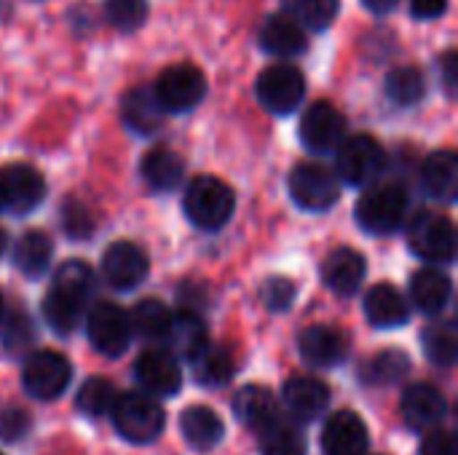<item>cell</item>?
<instances>
[{
	"label": "cell",
	"instance_id": "12",
	"mask_svg": "<svg viewBox=\"0 0 458 455\" xmlns=\"http://www.w3.org/2000/svg\"><path fill=\"white\" fill-rule=\"evenodd\" d=\"M301 142L311 153H335L346 139V118L330 102H314L301 118Z\"/></svg>",
	"mask_w": 458,
	"mask_h": 455
},
{
	"label": "cell",
	"instance_id": "17",
	"mask_svg": "<svg viewBox=\"0 0 458 455\" xmlns=\"http://www.w3.org/2000/svg\"><path fill=\"white\" fill-rule=\"evenodd\" d=\"M370 448L365 421L352 410H338L327 418L322 432L325 455H365Z\"/></svg>",
	"mask_w": 458,
	"mask_h": 455
},
{
	"label": "cell",
	"instance_id": "34",
	"mask_svg": "<svg viewBox=\"0 0 458 455\" xmlns=\"http://www.w3.org/2000/svg\"><path fill=\"white\" fill-rule=\"evenodd\" d=\"M193 365H196V381L209 389L228 383L236 373V359L225 346H207V351Z\"/></svg>",
	"mask_w": 458,
	"mask_h": 455
},
{
	"label": "cell",
	"instance_id": "48",
	"mask_svg": "<svg viewBox=\"0 0 458 455\" xmlns=\"http://www.w3.org/2000/svg\"><path fill=\"white\" fill-rule=\"evenodd\" d=\"M5 247H8V236H5V231L0 228V255L5 252Z\"/></svg>",
	"mask_w": 458,
	"mask_h": 455
},
{
	"label": "cell",
	"instance_id": "49",
	"mask_svg": "<svg viewBox=\"0 0 458 455\" xmlns=\"http://www.w3.org/2000/svg\"><path fill=\"white\" fill-rule=\"evenodd\" d=\"M0 319H3V295H0Z\"/></svg>",
	"mask_w": 458,
	"mask_h": 455
},
{
	"label": "cell",
	"instance_id": "19",
	"mask_svg": "<svg viewBox=\"0 0 458 455\" xmlns=\"http://www.w3.org/2000/svg\"><path fill=\"white\" fill-rule=\"evenodd\" d=\"M301 357L314 367H338L349 357V338L330 324H314L301 335Z\"/></svg>",
	"mask_w": 458,
	"mask_h": 455
},
{
	"label": "cell",
	"instance_id": "2",
	"mask_svg": "<svg viewBox=\"0 0 458 455\" xmlns=\"http://www.w3.org/2000/svg\"><path fill=\"white\" fill-rule=\"evenodd\" d=\"M110 416H113L115 432L134 445H148L158 440L166 426V413L161 410L158 400L142 392H129V394L115 397Z\"/></svg>",
	"mask_w": 458,
	"mask_h": 455
},
{
	"label": "cell",
	"instance_id": "50",
	"mask_svg": "<svg viewBox=\"0 0 458 455\" xmlns=\"http://www.w3.org/2000/svg\"><path fill=\"white\" fill-rule=\"evenodd\" d=\"M0 209H3V198H0Z\"/></svg>",
	"mask_w": 458,
	"mask_h": 455
},
{
	"label": "cell",
	"instance_id": "13",
	"mask_svg": "<svg viewBox=\"0 0 458 455\" xmlns=\"http://www.w3.org/2000/svg\"><path fill=\"white\" fill-rule=\"evenodd\" d=\"M0 198L3 209L27 215L46 198V180L30 164H8L0 169Z\"/></svg>",
	"mask_w": 458,
	"mask_h": 455
},
{
	"label": "cell",
	"instance_id": "42",
	"mask_svg": "<svg viewBox=\"0 0 458 455\" xmlns=\"http://www.w3.org/2000/svg\"><path fill=\"white\" fill-rule=\"evenodd\" d=\"M62 225H64V231H67L72 239H78V241L86 239V236L94 231V220H91L89 209H86L83 204H78V201H67V204H64Z\"/></svg>",
	"mask_w": 458,
	"mask_h": 455
},
{
	"label": "cell",
	"instance_id": "41",
	"mask_svg": "<svg viewBox=\"0 0 458 455\" xmlns=\"http://www.w3.org/2000/svg\"><path fill=\"white\" fill-rule=\"evenodd\" d=\"M260 300L268 311H290L295 303V284L284 276H271L260 290Z\"/></svg>",
	"mask_w": 458,
	"mask_h": 455
},
{
	"label": "cell",
	"instance_id": "21",
	"mask_svg": "<svg viewBox=\"0 0 458 455\" xmlns=\"http://www.w3.org/2000/svg\"><path fill=\"white\" fill-rule=\"evenodd\" d=\"M365 316L378 330H394V327L408 324L411 303L392 284H376L365 295Z\"/></svg>",
	"mask_w": 458,
	"mask_h": 455
},
{
	"label": "cell",
	"instance_id": "46",
	"mask_svg": "<svg viewBox=\"0 0 458 455\" xmlns=\"http://www.w3.org/2000/svg\"><path fill=\"white\" fill-rule=\"evenodd\" d=\"M456 78H458V56L454 51H448L443 56V80H445V88L448 94L454 97L456 94Z\"/></svg>",
	"mask_w": 458,
	"mask_h": 455
},
{
	"label": "cell",
	"instance_id": "8",
	"mask_svg": "<svg viewBox=\"0 0 458 455\" xmlns=\"http://www.w3.org/2000/svg\"><path fill=\"white\" fill-rule=\"evenodd\" d=\"M70 378H72V367L56 351H35L21 370L24 392L40 402H51L62 397L70 386Z\"/></svg>",
	"mask_w": 458,
	"mask_h": 455
},
{
	"label": "cell",
	"instance_id": "1",
	"mask_svg": "<svg viewBox=\"0 0 458 455\" xmlns=\"http://www.w3.org/2000/svg\"><path fill=\"white\" fill-rule=\"evenodd\" d=\"M94 292V271L81 260H67L56 268L54 284L43 300V316L54 333L70 335L86 314Z\"/></svg>",
	"mask_w": 458,
	"mask_h": 455
},
{
	"label": "cell",
	"instance_id": "6",
	"mask_svg": "<svg viewBox=\"0 0 458 455\" xmlns=\"http://www.w3.org/2000/svg\"><path fill=\"white\" fill-rule=\"evenodd\" d=\"M153 94L164 113H188L204 99L207 78L193 64H172L156 78Z\"/></svg>",
	"mask_w": 458,
	"mask_h": 455
},
{
	"label": "cell",
	"instance_id": "26",
	"mask_svg": "<svg viewBox=\"0 0 458 455\" xmlns=\"http://www.w3.org/2000/svg\"><path fill=\"white\" fill-rule=\"evenodd\" d=\"M424 190L437 201H454L458 193V158L454 150H437L421 169Z\"/></svg>",
	"mask_w": 458,
	"mask_h": 455
},
{
	"label": "cell",
	"instance_id": "22",
	"mask_svg": "<svg viewBox=\"0 0 458 455\" xmlns=\"http://www.w3.org/2000/svg\"><path fill=\"white\" fill-rule=\"evenodd\" d=\"M260 46L274 56H298L306 51V29L290 13H274L260 27Z\"/></svg>",
	"mask_w": 458,
	"mask_h": 455
},
{
	"label": "cell",
	"instance_id": "30",
	"mask_svg": "<svg viewBox=\"0 0 458 455\" xmlns=\"http://www.w3.org/2000/svg\"><path fill=\"white\" fill-rule=\"evenodd\" d=\"M51 255H54V244L51 239L43 233V231H27L16 247H13V265L30 276V279H38L48 271L51 265Z\"/></svg>",
	"mask_w": 458,
	"mask_h": 455
},
{
	"label": "cell",
	"instance_id": "44",
	"mask_svg": "<svg viewBox=\"0 0 458 455\" xmlns=\"http://www.w3.org/2000/svg\"><path fill=\"white\" fill-rule=\"evenodd\" d=\"M421 455H458L456 437L443 429L427 432V437L421 440Z\"/></svg>",
	"mask_w": 458,
	"mask_h": 455
},
{
	"label": "cell",
	"instance_id": "15",
	"mask_svg": "<svg viewBox=\"0 0 458 455\" xmlns=\"http://www.w3.org/2000/svg\"><path fill=\"white\" fill-rule=\"evenodd\" d=\"M134 378L142 386V394L158 400V397H174L182 386V373L177 359L169 351H145L140 354L134 365Z\"/></svg>",
	"mask_w": 458,
	"mask_h": 455
},
{
	"label": "cell",
	"instance_id": "39",
	"mask_svg": "<svg viewBox=\"0 0 458 455\" xmlns=\"http://www.w3.org/2000/svg\"><path fill=\"white\" fill-rule=\"evenodd\" d=\"M0 341H3V349L8 354H24V351H30V346L35 341L32 319L27 314H21V311L8 314V319L0 324Z\"/></svg>",
	"mask_w": 458,
	"mask_h": 455
},
{
	"label": "cell",
	"instance_id": "36",
	"mask_svg": "<svg viewBox=\"0 0 458 455\" xmlns=\"http://www.w3.org/2000/svg\"><path fill=\"white\" fill-rule=\"evenodd\" d=\"M427 94V80L421 75V70L416 67H397L386 75V97L400 105V107H411L416 102H421Z\"/></svg>",
	"mask_w": 458,
	"mask_h": 455
},
{
	"label": "cell",
	"instance_id": "11",
	"mask_svg": "<svg viewBox=\"0 0 458 455\" xmlns=\"http://www.w3.org/2000/svg\"><path fill=\"white\" fill-rule=\"evenodd\" d=\"M89 341L102 357H121L131 343V322L129 314L115 303H97L89 311Z\"/></svg>",
	"mask_w": 458,
	"mask_h": 455
},
{
	"label": "cell",
	"instance_id": "14",
	"mask_svg": "<svg viewBox=\"0 0 458 455\" xmlns=\"http://www.w3.org/2000/svg\"><path fill=\"white\" fill-rule=\"evenodd\" d=\"M148 271H150L148 255L134 241L110 244L105 257H102V274H105L107 284L121 290V292H129V290L140 287L145 282Z\"/></svg>",
	"mask_w": 458,
	"mask_h": 455
},
{
	"label": "cell",
	"instance_id": "33",
	"mask_svg": "<svg viewBox=\"0 0 458 455\" xmlns=\"http://www.w3.org/2000/svg\"><path fill=\"white\" fill-rule=\"evenodd\" d=\"M424 357L440 367V370H448L456 365L458 357V330L454 322H440V324H432L424 330Z\"/></svg>",
	"mask_w": 458,
	"mask_h": 455
},
{
	"label": "cell",
	"instance_id": "38",
	"mask_svg": "<svg viewBox=\"0 0 458 455\" xmlns=\"http://www.w3.org/2000/svg\"><path fill=\"white\" fill-rule=\"evenodd\" d=\"M113 402H115V389L107 378H89L78 389V397H75L78 410L89 418H99V416L110 413Z\"/></svg>",
	"mask_w": 458,
	"mask_h": 455
},
{
	"label": "cell",
	"instance_id": "20",
	"mask_svg": "<svg viewBox=\"0 0 458 455\" xmlns=\"http://www.w3.org/2000/svg\"><path fill=\"white\" fill-rule=\"evenodd\" d=\"M365 274H368L365 257L357 249H352V247L333 249L325 257V263H322V282L335 295H354L362 287Z\"/></svg>",
	"mask_w": 458,
	"mask_h": 455
},
{
	"label": "cell",
	"instance_id": "51",
	"mask_svg": "<svg viewBox=\"0 0 458 455\" xmlns=\"http://www.w3.org/2000/svg\"><path fill=\"white\" fill-rule=\"evenodd\" d=\"M0 455H3V453H0Z\"/></svg>",
	"mask_w": 458,
	"mask_h": 455
},
{
	"label": "cell",
	"instance_id": "29",
	"mask_svg": "<svg viewBox=\"0 0 458 455\" xmlns=\"http://www.w3.org/2000/svg\"><path fill=\"white\" fill-rule=\"evenodd\" d=\"M140 172H142V180L158 190V193H169L174 190L180 182H182V174H185V164L182 158L169 150V147H153L142 164H140Z\"/></svg>",
	"mask_w": 458,
	"mask_h": 455
},
{
	"label": "cell",
	"instance_id": "7",
	"mask_svg": "<svg viewBox=\"0 0 458 455\" xmlns=\"http://www.w3.org/2000/svg\"><path fill=\"white\" fill-rule=\"evenodd\" d=\"M287 185L293 201L306 212H325L341 196V180L322 164H298Z\"/></svg>",
	"mask_w": 458,
	"mask_h": 455
},
{
	"label": "cell",
	"instance_id": "9",
	"mask_svg": "<svg viewBox=\"0 0 458 455\" xmlns=\"http://www.w3.org/2000/svg\"><path fill=\"white\" fill-rule=\"evenodd\" d=\"M258 99L274 115H290L306 97L303 72L293 64H274L258 78Z\"/></svg>",
	"mask_w": 458,
	"mask_h": 455
},
{
	"label": "cell",
	"instance_id": "18",
	"mask_svg": "<svg viewBox=\"0 0 458 455\" xmlns=\"http://www.w3.org/2000/svg\"><path fill=\"white\" fill-rule=\"evenodd\" d=\"M282 400H284L287 413L295 421L311 424V421H317L327 410V405H330V389L322 381H317V378L298 375V378H290L284 383Z\"/></svg>",
	"mask_w": 458,
	"mask_h": 455
},
{
	"label": "cell",
	"instance_id": "47",
	"mask_svg": "<svg viewBox=\"0 0 458 455\" xmlns=\"http://www.w3.org/2000/svg\"><path fill=\"white\" fill-rule=\"evenodd\" d=\"M400 0H362V5L368 8V11H373V13H389V11H394V5H397Z\"/></svg>",
	"mask_w": 458,
	"mask_h": 455
},
{
	"label": "cell",
	"instance_id": "25",
	"mask_svg": "<svg viewBox=\"0 0 458 455\" xmlns=\"http://www.w3.org/2000/svg\"><path fill=\"white\" fill-rule=\"evenodd\" d=\"M454 295L451 279L437 268H421L411 276V298L421 314H440Z\"/></svg>",
	"mask_w": 458,
	"mask_h": 455
},
{
	"label": "cell",
	"instance_id": "37",
	"mask_svg": "<svg viewBox=\"0 0 458 455\" xmlns=\"http://www.w3.org/2000/svg\"><path fill=\"white\" fill-rule=\"evenodd\" d=\"M287 13L306 29H325L338 16V0H282Z\"/></svg>",
	"mask_w": 458,
	"mask_h": 455
},
{
	"label": "cell",
	"instance_id": "3",
	"mask_svg": "<svg viewBox=\"0 0 458 455\" xmlns=\"http://www.w3.org/2000/svg\"><path fill=\"white\" fill-rule=\"evenodd\" d=\"M233 206H236L233 190L223 180L209 174L196 177L182 196L185 217L201 231H220L231 220Z\"/></svg>",
	"mask_w": 458,
	"mask_h": 455
},
{
	"label": "cell",
	"instance_id": "31",
	"mask_svg": "<svg viewBox=\"0 0 458 455\" xmlns=\"http://www.w3.org/2000/svg\"><path fill=\"white\" fill-rule=\"evenodd\" d=\"M172 311L161 303V300H142L137 303V308L131 311L129 322H131V333L142 335L145 341L150 343H158V341H166L169 335V327H172Z\"/></svg>",
	"mask_w": 458,
	"mask_h": 455
},
{
	"label": "cell",
	"instance_id": "4",
	"mask_svg": "<svg viewBox=\"0 0 458 455\" xmlns=\"http://www.w3.org/2000/svg\"><path fill=\"white\" fill-rule=\"evenodd\" d=\"M408 215V193L397 182L373 185L357 201V223L365 233L392 236L403 228Z\"/></svg>",
	"mask_w": 458,
	"mask_h": 455
},
{
	"label": "cell",
	"instance_id": "28",
	"mask_svg": "<svg viewBox=\"0 0 458 455\" xmlns=\"http://www.w3.org/2000/svg\"><path fill=\"white\" fill-rule=\"evenodd\" d=\"M121 115H123V123L137 134H153L164 121V110H161L153 88H148V86L131 88L123 97Z\"/></svg>",
	"mask_w": 458,
	"mask_h": 455
},
{
	"label": "cell",
	"instance_id": "45",
	"mask_svg": "<svg viewBox=\"0 0 458 455\" xmlns=\"http://www.w3.org/2000/svg\"><path fill=\"white\" fill-rule=\"evenodd\" d=\"M448 11V0H411V13L416 19H437Z\"/></svg>",
	"mask_w": 458,
	"mask_h": 455
},
{
	"label": "cell",
	"instance_id": "24",
	"mask_svg": "<svg viewBox=\"0 0 458 455\" xmlns=\"http://www.w3.org/2000/svg\"><path fill=\"white\" fill-rule=\"evenodd\" d=\"M180 432L185 437V442L199 451L207 453L212 448H217L223 442L225 426L220 421V416L207 408V405H191L182 416H180Z\"/></svg>",
	"mask_w": 458,
	"mask_h": 455
},
{
	"label": "cell",
	"instance_id": "32",
	"mask_svg": "<svg viewBox=\"0 0 458 455\" xmlns=\"http://www.w3.org/2000/svg\"><path fill=\"white\" fill-rule=\"evenodd\" d=\"M411 373V357L400 349H389L376 354L362 367V381L368 386H394Z\"/></svg>",
	"mask_w": 458,
	"mask_h": 455
},
{
	"label": "cell",
	"instance_id": "35",
	"mask_svg": "<svg viewBox=\"0 0 458 455\" xmlns=\"http://www.w3.org/2000/svg\"><path fill=\"white\" fill-rule=\"evenodd\" d=\"M260 434V453L263 455H306V437L298 426L276 418Z\"/></svg>",
	"mask_w": 458,
	"mask_h": 455
},
{
	"label": "cell",
	"instance_id": "27",
	"mask_svg": "<svg viewBox=\"0 0 458 455\" xmlns=\"http://www.w3.org/2000/svg\"><path fill=\"white\" fill-rule=\"evenodd\" d=\"M233 416L255 429V432H263L266 426H271L276 418H279V408H276V400L268 389L263 386H244L236 397H233Z\"/></svg>",
	"mask_w": 458,
	"mask_h": 455
},
{
	"label": "cell",
	"instance_id": "5",
	"mask_svg": "<svg viewBox=\"0 0 458 455\" xmlns=\"http://www.w3.org/2000/svg\"><path fill=\"white\" fill-rule=\"evenodd\" d=\"M335 156H338L335 177L349 185H357V188L376 182L386 166V153H384L381 142L368 134H354V137L344 139L341 147L335 150Z\"/></svg>",
	"mask_w": 458,
	"mask_h": 455
},
{
	"label": "cell",
	"instance_id": "10",
	"mask_svg": "<svg viewBox=\"0 0 458 455\" xmlns=\"http://www.w3.org/2000/svg\"><path fill=\"white\" fill-rule=\"evenodd\" d=\"M411 249L429 263H451L456 257V228L448 217L421 212L408 231Z\"/></svg>",
	"mask_w": 458,
	"mask_h": 455
},
{
	"label": "cell",
	"instance_id": "40",
	"mask_svg": "<svg viewBox=\"0 0 458 455\" xmlns=\"http://www.w3.org/2000/svg\"><path fill=\"white\" fill-rule=\"evenodd\" d=\"M105 16L115 29L134 32L148 19V0H107Z\"/></svg>",
	"mask_w": 458,
	"mask_h": 455
},
{
	"label": "cell",
	"instance_id": "23",
	"mask_svg": "<svg viewBox=\"0 0 458 455\" xmlns=\"http://www.w3.org/2000/svg\"><path fill=\"white\" fill-rule=\"evenodd\" d=\"M169 343V354L177 359H188L196 362L207 346H209V335H207V324L201 322V316L196 311H180L177 316H172V327L166 335Z\"/></svg>",
	"mask_w": 458,
	"mask_h": 455
},
{
	"label": "cell",
	"instance_id": "16",
	"mask_svg": "<svg viewBox=\"0 0 458 455\" xmlns=\"http://www.w3.org/2000/svg\"><path fill=\"white\" fill-rule=\"evenodd\" d=\"M448 413V402L440 389L432 383H413L403 394V418L413 432H432L440 429Z\"/></svg>",
	"mask_w": 458,
	"mask_h": 455
},
{
	"label": "cell",
	"instance_id": "43",
	"mask_svg": "<svg viewBox=\"0 0 458 455\" xmlns=\"http://www.w3.org/2000/svg\"><path fill=\"white\" fill-rule=\"evenodd\" d=\"M30 432V416L19 408H8L0 410V440L5 442H16Z\"/></svg>",
	"mask_w": 458,
	"mask_h": 455
}]
</instances>
